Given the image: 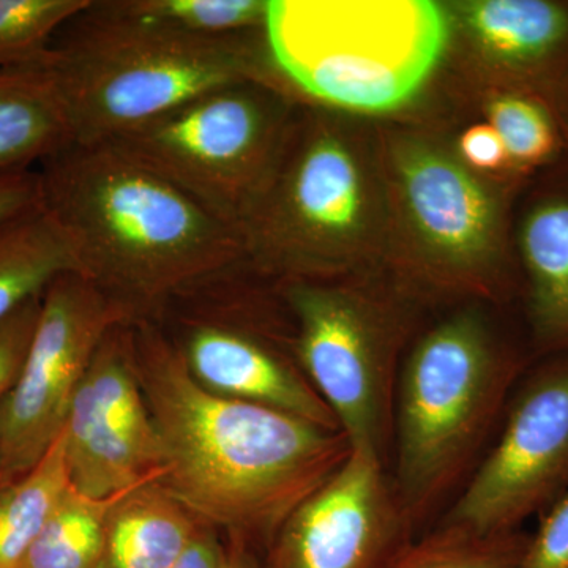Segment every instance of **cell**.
<instances>
[{
  "instance_id": "1",
  "label": "cell",
  "mask_w": 568,
  "mask_h": 568,
  "mask_svg": "<svg viewBox=\"0 0 568 568\" xmlns=\"http://www.w3.org/2000/svg\"><path fill=\"white\" fill-rule=\"evenodd\" d=\"M134 364L160 450L162 485L190 514L239 536L272 538L351 454L342 432L215 394L144 317L132 323Z\"/></svg>"
},
{
  "instance_id": "2",
  "label": "cell",
  "mask_w": 568,
  "mask_h": 568,
  "mask_svg": "<svg viewBox=\"0 0 568 568\" xmlns=\"http://www.w3.org/2000/svg\"><path fill=\"white\" fill-rule=\"evenodd\" d=\"M37 173L41 209L65 235L80 274L133 320L244 260L230 224L106 142H71Z\"/></svg>"
},
{
  "instance_id": "3",
  "label": "cell",
  "mask_w": 568,
  "mask_h": 568,
  "mask_svg": "<svg viewBox=\"0 0 568 568\" xmlns=\"http://www.w3.org/2000/svg\"><path fill=\"white\" fill-rule=\"evenodd\" d=\"M387 230L384 170L338 119L298 104L274 175L239 230L245 264L282 282L342 280L379 260Z\"/></svg>"
},
{
  "instance_id": "4",
  "label": "cell",
  "mask_w": 568,
  "mask_h": 568,
  "mask_svg": "<svg viewBox=\"0 0 568 568\" xmlns=\"http://www.w3.org/2000/svg\"><path fill=\"white\" fill-rule=\"evenodd\" d=\"M515 377L485 317L465 310L426 332L396 384L392 478L418 536L484 458Z\"/></svg>"
},
{
  "instance_id": "5",
  "label": "cell",
  "mask_w": 568,
  "mask_h": 568,
  "mask_svg": "<svg viewBox=\"0 0 568 568\" xmlns=\"http://www.w3.org/2000/svg\"><path fill=\"white\" fill-rule=\"evenodd\" d=\"M452 21L435 2H268L276 69L324 106L384 112L416 95L446 51Z\"/></svg>"
},
{
  "instance_id": "6",
  "label": "cell",
  "mask_w": 568,
  "mask_h": 568,
  "mask_svg": "<svg viewBox=\"0 0 568 568\" xmlns=\"http://www.w3.org/2000/svg\"><path fill=\"white\" fill-rule=\"evenodd\" d=\"M48 78L73 142L99 144L201 93L245 80H284L265 31L209 40L104 36L65 24L36 63Z\"/></svg>"
},
{
  "instance_id": "7",
  "label": "cell",
  "mask_w": 568,
  "mask_h": 568,
  "mask_svg": "<svg viewBox=\"0 0 568 568\" xmlns=\"http://www.w3.org/2000/svg\"><path fill=\"white\" fill-rule=\"evenodd\" d=\"M291 89L286 80L222 85L106 144L163 175L239 234L274 175L301 104Z\"/></svg>"
},
{
  "instance_id": "8",
  "label": "cell",
  "mask_w": 568,
  "mask_h": 568,
  "mask_svg": "<svg viewBox=\"0 0 568 568\" xmlns=\"http://www.w3.org/2000/svg\"><path fill=\"white\" fill-rule=\"evenodd\" d=\"M302 373L351 447L388 466L405 325L398 308L342 280H284Z\"/></svg>"
},
{
  "instance_id": "9",
  "label": "cell",
  "mask_w": 568,
  "mask_h": 568,
  "mask_svg": "<svg viewBox=\"0 0 568 568\" xmlns=\"http://www.w3.org/2000/svg\"><path fill=\"white\" fill-rule=\"evenodd\" d=\"M392 230L402 234L407 271L426 286L488 295L503 267L500 194L446 149L403 138L388 149Z\"/></svg>"
},
{
  "instance_id": "10",
  "label": "cell",
  "mask_w": 568,
  "mask_h": 568,
  "mask_svg": "<svg viewBox=\"0 0 568 568\" xmlns=\"http://www.w3.org/2000/svg\"><path fill=\"white\" fill-rule=\"evenodd\" d=\"M130 321L121 304L78 272L47 287L21 375L0 405V487L48 454L104 336Z\"/></svg>"
},
{
  "instance_id": "11",
  "label": "cell",
  "mask_w": 568,
  "mask_h": 568,
  "mask_svg": "<svg viewBox=\"0 0 568 568\" xmlns=\"http://www.w3.org/2000/svg\"><path fill=\"white\" fill-rule=\"evenodd\" d=\"M567 491L568 362H560L523 387L495 446L436 525L510 532Z\"/></svg>"
},
{
  "instance_id": "12",
  "label": "cell",
  "mask_w": 568,
  "mask_h": 568,
  "mask_svg": "<svg viewBox=\"0 0 568 568\" xmlns=\"http://www.w3.org/2000/svg\"><path fill=\"white\" fill-rule=\"evenodd\" d=\"M62 433L70 487L82 496L111 499L162 478L159 436L134 364L132 323L104 336Z\"/></svg>"
},
{
  "instance_id": "13",
  "label": "cell",
  "mask_w": 568,
  "mask_h": 568,
  "mask_svg": "<svg viewBox=\"0 0 568 568\" xmlns=\"http://www.w3.org/2000/svg\"><path fill=\"white\" fill-rule=\"evenodd\" d=\"M417 537L386 463L351 448L272 538L268 568H392Z\"/></svg>"
},
{
  "instance_id": "14",
  "label": "cell",
  "mask_w": 568,
  "mask_h": 568,
  "mask_svg": "<svg viewBox=\"0 0 568 568\" xmlns=\"http://www.w3.org/2000/svg\"><path fill=\"white\" fill-rule=\"evenodd\" d=\"M185 323L181 342H171L201 386L342 432L305 375L252 332L215 317H190Z\"/></svg>"
},
{
  "instance_id": "15",
  "label": "cell",
  "mask_w": 568,
  "mask_h": 568,
  "mask_svg": "<svg viewBox=\"0 0 568 568\" xmlns=\"http://www.w3.org/2000/svg\"><path fill=\"white\" fill-rule=\"evenodd\" d=\"M452 11L469 50L506 91L529 93L568 65V3L474 0Z\"/></svg>"
},
{
  "instance_id": "16",
  "label": "cell",
  "mask_w": 568,
  "mask_h": 568,
  "mask_svg": "<svg viewBox=\"0 0 568 568\" xmlns=\"http://www.w3.org/2000/svg\"><path fill=\"white\" fill-rule=\"evenodd\" d=\"M261 0H89L67 24L104 36L209 40L265 31Z\"/></svg>"
},
{
  "instance_id": "17",
  "label": "cell",
  "mask_w": 568,
  "mask_h": 568,
  "mask_svg": "<svg viewBox=\"0 0 568 568\" xmlns=\"http://www.w3.org/2000/svg\"><path fill=\"white\" fill-rule=\"evenodd\" d=\"M197 532L192 514L151 481L112 508L97 568H171Z\"/></svg>"
},
{
  "instance_id": "18",
  "label": "cell",
  "mask_w": 568,
  "mask_h": 568,
  "mask_svg": "<svg viewBox=\"0 0 568 568\" xmlns=\"http://www.w3.org/2000/svg\"><path fill=\"white\" fill-rule=\"evenodd\" d=\"M530 317L547 345L568 343V190L538 197L519 226Z\"/></svg>"
},
{
  "instance_id": "19",
  "label": "cell",
  "mask_w": 568,
  "mask_h": 568,
  "mask_svg": "<svg viewBox=\"0 0 568 568\" xmlns=\"http://www.w3.org/2000/svg\"><path fill=\"white\" fill-rule=\"evenodd\" d=\"M73 142L65 112L43 71L0 69V174L32 170Z\"/></svg>"
},
{
  "instance_id": "20",
  "label": "cell",
  "mask_w": 568,
  "mask_h": 568,
  "mask_svg": "<svg viewBox=\"0 0 568 568\" xmlns=\"http://www.w3.org/2000/svg\"><path fill=\"white\" fill-rule=\"evenodd\" d=\"M69 272L77 257L43 209L0 223V323Z\"/></svg>"
},
{
  "instance_id": "21",
  "label": "cell",
  "mask_w": 568,
  "mask_h": 568,
  "mask_svg": "<svg viewBox=\"0 0 568 568\" xmlns=\"http://www.w3.org/2000/svg\"><path fill=\"white\" fill-rule=\"evenodd\" d=\"M69 487L62 433L39 465L0 487V568H21L52 508Z\"/></svg>"
},
{
  "instance_id": "22",
  "label": "cell",
  "mask_w": 568,
  "mask_h": 568,
  "mask_svg": "<svg viewBox=\"0 0 568 568\" xmlns=\"http://www.w3.org/2000/svg\"><path fill=\"white\" fill-rule=\"evenodd\" d=\"M125 495L97 500L67 488L21 568H97L102 558L108 519Z\"/></svg>"
},
{
  "instance_id": "23",
  "label": "cell",
  "mask_w": 568,
  "mask_h": 568,
  "mask_svg": "<svg viewBox=\"0 0 568 568\" xmlns=\"http://www.w3.org/2000/svg\"><path fill=\"white\" fill-rule=\"evenodd\" d=\"M529 540L521 529L478 534L462 526L435 525L392 568H517Z\"/></svg>"
},
{
  "instance_id": "24",
  "label": "cell",
  "mask_w": 568,
  "mask_h": 568,
  "mask_svg": "<svg viewBox=\"0 0 568 568\" xmlns=\"http://www.w3.org/2000/svg\"><path fill=\"white\" fill-rule=\"evenodd\" d=\"M89 0H0V69L33 65Z\"/></svg>"
},
{
  "instance_id": "25",
  "label": "cell",
  "mask_w": 568,
  "mask_h": 568,
  "mask_svg": "<svg viewBox=\"0 0 568 568\" xmlns=\"http://www.w3.org/2000/svg\"><path fill=\"white\" fill-rule=\"evenodd\" d=\"M488 123L499 134L511 168L547 162L558 148V133L547 108L536 97L517 91L497 92L488 100Z\"/></svg>"
},
{
  "instance_id": "26",
  "label": "cell",
  "mask_w": 568,
  "mask_h": 568,
  "mask_svg": "<svg viewBox=\"0 0 568 568\" xmlns=\"http://www.w3.org/2000/svg\"><path fill=\"white\" fill-rule=\"evenodd\" d=\"M41 297L32 298L0 323V405L17 384L39 324Z\"/></svg>"
},
{
  "instance_id": "27",
  "label": "cell",
  "mask_w": 568,
  "mask_h": 568,
  "mask_svg": "<svg viewBox=\"0 0 568 568\" xmlns=\"http://www.w3.org/2000/svg\"><path fill=\"white\" fill-rule=\"evenodd\" d=\"M517 568H568V491L548 508Z\"/></svg>"
},
{
  "instance_id": "28",
  "label": "cell",
  "mask_w": 568,
  "mask_h": 568,
  "mask_svg": "<svg viewBox=\"0 0 568 568\" xmlns=\"http://www.w3.org/2000/svg\"><path fill=\"white\" fill-rule=\"evenodd\" d=\"M458 153L473 171L497 173L511 168L506 145L489 123H477L465 130L458 140Z\"/></svg>"
},
{
  "instance_id": "29",
  "label": "cell",
  "mask_w": 568,
  "mask_h": 568,
  "mask_svg": "<svg viewBox=\"0 0 568 568\" xmlns=\"http://www.w3.org/2000/svg\"><path fill=\"white\" fill-rule=\"evenodd\" d=\"M41 207L37 170L0 174V223Z\"/></svg>"
},
{
  "instance_id": "30",
  "label": "cell",
  "mask_w": 568,
  "mask_h": 568,
  "mask_svg": "<svg viewBox=\"0 0 568 568\" xmlns=\"http://www.w3.org/2000/svg\"><path fill=\"white\" fill-rule=\"evenodd\" d=\"M224 552L205 534H196L192 544L171 568H223Z\"/></svg>"
},
{
  "instance_id": "31",
  "label": "cell",
  "mask_w": 568,
  "mask_h": 568,
  "mask_svg": "<svg viewBox=\"0 0 568 568\" xmlns=\"http://www.w3.org/2000/svg\"><path fill=\"white\" fill-rule=\"evenodd\" d=\"M223 568H257L252 558L245 555L241 549L235 548L230 555L224 552Z\"/></svg>"
}]
</instances>
